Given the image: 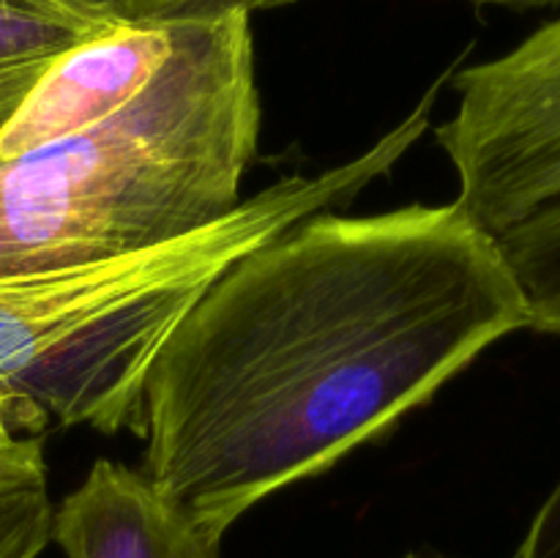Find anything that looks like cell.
Wrapping results in <instances>:
<instances>
[{"mask_svg":"<svg viewBox=\"0 0 560 558\" xmlns=\"http://www.w3.org/2000/svg\"><path fill=\"white\" fill-rule=\"evenodd\" d=\"M66 3H74V5H80V9H88V11H98V14L120 16L118 11H115L113 0H66Z\"/></svg>","mask_w":560,"mask_h":558,"instance_id":"cell-15","label":"cell"},{"mask_svg":"<svg viewBox=\"0 0 560 558\" xmlns=\"http://www.w3.org/2000/svg\"><path fill=\"white\" fill-rule=\"evenodd\" d=\"M47 63L49 60H33V63H16L0 69V129H3L5 120L14 115V109L20 107L22 98L27 96L33 82L42 77Z\"/></svg>","mask_w":560,"mask_h":558,"instance_id":"cell-12","label":"cell"},{"mask_svg":"<svg viewBox=\"0 0 560 558\" xmlns=\"http://www.w3.org/2000/svg\"><path fill=\"white\" fill-rule=\"evenodd\" d=\"M441 82L375 146L315 175L290 173L178 239L33 277L0 279V394L20 430L47 419L140 435L142 386L191 306L233 263L301 219L353 200L424 137Z\"/></svg>","mask_w":560,"mask_h":558,"instance_id":"cell-3","label":"cell"},{"mask_svg":"<svg viewBox=\"0 0 560 558\" xmlns=\"http://www.w3.org/2000/svg\"><path fill=\"white\" fill-rule=\"evenodd\" d=\"M408 558H416V556H408Z\"/></svg>","mask_w":560,"mask_h":558,"instance_id":"cell-16","label":"cell"},{"mask_svg":"<svg viewBox=\"0 0 560 558\" xmlns=\"http://www.w3.org/2000/svg\"><path fill=\"white\" fill-rule=\"evenodd\" d=\"M16 432H20V416H16V408L11 405V399H5L0 394V449L11 446L20 438Z\"/></svg>","mask_w":560,"mask_h":558,"instance_id":"cell-14","label":"cell"},{"mask_svg":"<svg viewBox=\"0 0 560 558\" xmlns=\"http://www.w3.org/2000/svg\"><path fill=\"white\" fill-rule=\"evenodd\" d=\"M512 558H560V481L530 520Z\"/></svg>","mask_w":560,"mask_h":558,"instance_id":"cell-11","label":"cell"},{"mask_svg":"<svg viewBox=\"0 0 560 558\" xmlns=\"http://www.w3.org/2000/svg\"><path fill=\"white\" fill-rule=\"evenodd\" d=\"M173 36V16H120L49 60L0 129V162L77 135L126 107L162 71Z\"/></svg>","mask_w":560,"mask_h":558,"instance_id":"cell-5","label":"cell"},{"mask_svg":"<svg viewBox=\"0 0 560 558\" xmlns=\"http://www.w3.org/2000/svg\"><path fill=\"white\" fill-rule=\"evenodd\" d=\"M481 235L517 284L528 328L560 334V189Z\"/></svg>","mask_w":560,"mask_h":558,"instance_id":"cell-7","label":"cell"},{"mask_svg":"<svg viewBox=\"0 0 560 558\" xmlns=\"http://www.w3.org/2000/svg\"><path fill=\"white\" fill-rule=\"evenodd\" d=\"M476 9H503V11H541L560 9V0H468Z\"/></svg>","mask_w":560,"mask_h":558,"instance_id":"cell-13","label":"cell"},{"mask_svg":"<svg viewBox=\"0 0 560 558\" xmlns=\"http://www.w3.org/2000/svg\"><path fill=\"white\" fill-rule=\"evenodd\" d=\"M520 328L523 295L457 202L312 213L233 263L159 350L142 474L222 547Z\"/></svg>","mask_w":560,"mask_h":558,"instance_id":"cell-1","label":"cell"},{"mask_svg":"<svg viewBox=\"0 0 560 558\" xmlns=\"http://www.w3.org/2000/svg\"><path fill=\"white\" fill-rule=\"evenodd\" d=\"M115 11L126 20H140V16H173V14H195V11H271L284 5L301 3V0H113Z\"/></svg>","mask_w":560,"mask_h":558,"instance_id":"cell-10","label":"cell"},{"mask_svg":"<svg viewBox=\"0 0 560 558\" xmlns=\"http://www.w3.org/2000/svg\"><path fill=\"white\" fill-rule=\"evenodd\" d=\"M115 20L66 0H0V69L58 58Z\"/></svg>","mask_w":560,"mask_h":558,"instance_id":"cell-9","label":"cell"},{"mask_svg":"<svg viewBox=\"0 0 560 558\" xmlns=\"http://www.w3.org/2000/svg\"><path fill=\"white\" fill-rule=\"evenodd\" d=\"M173 27L140 96L0 162V279L145 249L238 206L262 124L252 14H173Z\"/></svg>","mask_w":560,"mask_h":558,"instance_id":"cell-2","label":"cell"},{"mask_svg":"<svg viewBox=\"0 0 560 558\" xmlns=\"http://www.w3.org/2000/svg\"><path fill=\"white\" fill-rule=\"evenodd\" d=\"M49 542L66 558H219L142 470L96 460L80 487L52 509Z\"/></svg>","mask_w":560,"mask_h":558,"instance_id":"cell-6","label":"cell"},{"mask_svg":"<svg viewBox=\"0 0 560 558\" xmlns=\"http://www.w3.org/2000/svg\"><path fill=\"white\" fill-rule=\"evenodd\" d=\"M457 109L435 129L457 206L479 233L560 189V16L454 74Z\"/></svg>","mask_w":560,"mask_h":558,"instance_id":"cell-4","label":"cell"},{"mask_svg":"<svg viewBox=\"0 0 560 558\" xmlns=\"http://www.w3.org/2000/svg\"><path fill=\"white\" fill-rule=\"evenodd\" d=\"M52 501L42 438L0 449V558H38L49 545Z\"/></svg>","mask_w":560,"mask_h":558,"instance_id":"cell-8","label":"cell"}]
</instances>
